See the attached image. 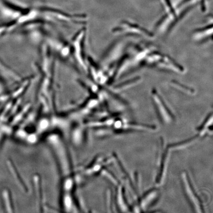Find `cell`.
Returning <instances> with one entry per match:
<instances>
[{
    "mask_svg": "<svg viewBox=\"0 0 213 213\" xmlns=\"http://www.w3.org/2000/svg\"><path fill=\"white\" fill-rule=\"evenodd\" d=\"M139 62L142 66L156 68L176 74H183L185 71L183 67L168 55L152 49L145 53Z\"/></svg>",
    "mask_w": 213,
    "mask_h": 213,
    "instance_id": "cell-1",
    "label": "cell"
},
{
    "mask_svg": "<svg viewBox=\"0 0 213 213\" xmlns=\"http://www.w3.org/2000/svg\"><path fill=\"white\" fill-rule=\"evenodd\" d=\"M181 182L186 198L194 212L197 213L204 212V208L202 201L192 186L188 174L184 171L181 173Z\"/></svg>",
    "mask_w": 213,
    "mask_h": 213,
    "instance_id": "cell-2",
    "label": "cell"
},
{
    "mask_svg": "<svg viewBox=\"0 0 213 213\" xmlns=\"http://www.w3.org/2000/svg\"><path fill=\"white\" fill-rule=\"evenodd\" d=\"M151 95L153 105L161 122L165 124L172 122L174 116L161 95L155 89H153Z\"/></svg>",
    "mask_w": 213,
    "mask_h": 213,
    "instance_id": "cell-3",
    "label": "cell"
},
{
    "mask_svg": "<svg viewBox=\"0 0 213 213\" xmlns=\"http://www.w3.org/2000/svg\"><path fill=\"white\" fill-rule=\"evenodd\" d=\"M113 31L115 34H127L147 39H151L154 37L153 34L147 29L128 21H122L119 25L114 28Z\"/></svg>",
    "mask_w": 213,
    "mask_h": 213,
    "instance_id": "cell-4",
    "label": "cell"
},
{
    "mask_svg": "<svg viewBox=\"0 0 213 213\" xmlns=\"http://www.w3.org/2000/svg\"><path fill=\"white\" fill-rule=\"evenodd\" d=\"M77 35L73 39L71 49L75 58L84 70H87V64L85 61L83 53V40L85 35V31L83 29L79 31Z\"/></svg>",
    "mask_w": 213,
    "mask_h": 213,
    "instance_id": "cell-5",
    "label": "cell"
},
{
    "mask_svg": "<svg viewBox=\"0 0 213 213\" xmlns=\"http://www.w3.org/2000/svg\"><path fill=\"white\" fill-rule=\"evenodd\" d=\"M161 148V158H159L158 162V170L156 180V184L158 186L161 185L163 183V180L165 175L169 157V151L170 150L168 147H167L165 149H164L163 147H162Z\"/></svg>",
    "mask_w": 213,
    "mask_h": 213,
    "instance_id": "cell-6",
    "label": "cell"
},
{
    "mask_svg": "<svg viewBox=\"0 0 213 213\" xmlns=\"http://www.w3.org/2000/svg\"><path fill=\"white\" fill-rule=\"evenodd\" d=\"M158 190L156 188H153L147 191L141 197L138 198L137 208L141 210V212H142V210L149 206L150 203L154 202L153 201L155 200L157 197L158 196Z\"/></svg>",
    "mask_w": 213,
    "mask_h": 213,
    "instance_id": "cell-7",
    "label": "cell"
},
{
    "mask_svg": "<svg viewBox=\"0 0 213 213\" xmlns=\"http://www.w3.org/2000/svg\"><path fill=\"white\" fill-rule=\"evenodd\" d=\"M213 33L212 23L204 27L196 29L192 34V38L194 41L202 43L209 40L212 38Z\"/></svg>",
    "mask_w": 213,
    "mask_h": 213,
    "instance_id": "cell-8",
    "label": "cell"
},
{
    "mask_svg": "<svg viewBox=\"0 0 213 213\" xmlns=\"http://www.w3.org/2000/svg\"><path fill=\"white\" fill-rule=\"evenodd\" d=\"M124 188L121 184L118 186L116 195H115V203L118 209L120 212H126L129 210L130 206L128 204L125 195Z\"/></svg>",
    "mask_w": 213,
    "mask_h": 213,
    "instance_id": "cell-9",
    "label": "cell"
},
{
    "mask_svg": "<svg viewBox=\"0 0 213 213\" xmlns=\"http://www.w3.org/2000/svg\"><path fill=\"white\" fill-rule=\"evenodd\" d=\"M213 123V114L211 113L206 118L202 124H201L197 130L198 131V135L199 137L204 136L207 133H210V131L212 132V130H210V127H212Z\"/></svg>",
    "mask_w": 213,
    "mask_h": 213,
    "instance_id": "cell-10",
    "label": "cell"
},
{
    "mask_svg": "<svg viewBox=\"0 0 213 213\" xmlns=\"http://www.w3.org/2000/svg\"><path fill=\"white\" fill-rule=\"evenodd\" d=\"M140 80L141 78L139 77L133 78L129 80H126L123 83L117 84L114 88V90L118 91H123L138 84V83L140 82Z\"/></svg>",
    "mask_w": 213,
    "mask_h": 213,
    "instance_id": "cell-11",
    "label": "cell"
},
{
    "mask_svg": "<svg viewBox=\"0 0 213 213\" xmlns=\"http://www.w3.org/2000/svg\"><path fill=\"white\" fill-rule=\"evenodd\" d=\"M199 137V136L198 135H197L194 136V137H192V138L183 141L182 142L169 145H167V147L169 149H180L182 148H185L187 146H188V145L192 144Z\"/></svg>",
    "mask_w": 213,
    "mask_h": 213,
    "instance_id": "cell-12",
    "label": "cell"
},
{
    "mask_svg": "<svg viewBox=\"0 0 213 213\" xmlns=\"http://www.w3.org/2000/svg\"><path fill=\"white\" fill-rule=\"evenodd\" d=\"M171 84L173 87L182 92L183 93L188 94H192L194 93V90L193 89L188 87H187V85L180 83L179 82L173 81Z\"/></svg>",
    "mask_w": 213,
    "mask_h": 213,
    "instance_id": "cell-13",
    "label": "cell"
},
{
    "mask_svg": "<svg viewBox=\"0 0 213 213\" xmlns=\"http://www.w3.org/2000/svg\"><path fill=\"white\" fill-rule=\"evenodd\" d=\"M3 198H4V203L5 205L6 209H11V207L10 205V196L8 193L7 191H5L3 193Z\"/></svg>",
    "mask_w": 213,
    "mask_h": 213,
    "instance_id": "cell-14",
    "label": "cell"
}]
</instances>
